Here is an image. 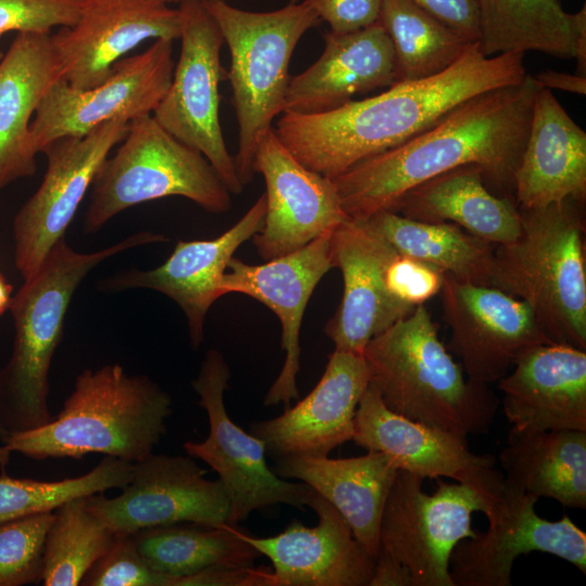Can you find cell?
I'll return each instance as SVG.
<instances>
[{"instance_id":"6da1fadb","label":"cell","mask_w":586,"mask_h":586,"mask_svg":"<svg viewBox=\"0 0 586 586\" xmlns=\"http://www.w3.org/2000/svg\"><path fill=\"white\" fill-rule=\"evenodd\" d=\"M526 74L524 54L487 56L476 40L437 75L395 82L379 94L321 113L284 112L273 131L301 164L334 179L433 127L468 99L519 84Z\"/></svg>"},{"instance_id":"7a4b0ae2","label":"cell","mask_w":586,"mask_h":586,"mask_svg":"<svg viewBox=\"0 0 586 586\" xmlns=\"http://www.w3.org/2000/svg\"><path fill=\"white\" fill-rule=\"evenodd\" d=\"M542 87L526 74L515 85L476 94L407 142L366 158L333 180L349 218L391 211L412 187L453 168L475 164L487 187L514 199V174Z\"/></svg>"},{"instance_id":"3957f363","label":"cell","mask_w":586,"mask_h":586,"mask_svg":"<svg viewBox=\"0 0 586 586\" xmlns=\"http://www.w3.org/2000/svg\"><path fill=\"white\" fill-rule=\"evenodd\" d=\"M171 413L173 399L156 382L110 364L81 371L49 423L2 443L35 460L103 454L135 462L153 453Z\"/></svg>"},{"instance_id":"277c9868","label":"cell","mask_w":586,"mask_h":586,"mask_svg":"<svg viewBox=\"0 0 586 586\" xmlns=\"http://www.w3.org/2000/svg\"><path fill=\"white\" fill-rule=\"evenodd\" d=\"M362 356L369 383L392 411L467 437L489 432L497 396L466 378L425 305L373 336Z\"/></svg>"},{"instance_id":"5b68a950","label":"cell","mask_w":586,"mask_h":586,"mask_svg":"<svg viewBox=\"0 0 586 586\" xmlns=\"http://www.w3.org/2000/svg\"><path fill=\"white\" fill-rule=\"evenodd\" d=\"M166 241L163 234L141 231L102 250L79 253L63 238L24 279L9 308L14 322L12 354L0 369V420L8 435L43 426L53 418L48 406L50 367L80 282L118 253Z\"/></svg>"},{"instance_id":"8992f818","label":"cell","mask_w":586,"mask_h":586,"mask_svg":"<svg viewBox=\"0 0 586 586\" xmlns=\"http://www.w3.org/2000/svg\"><path fill=\"white\" fill-rule=\"evenodd\" d=\"M578 203L520 209V235L496 245L489 285L525 302L553 343L586 349V263Z\"/></svg>"},{"instance_id":"52a82bcc","label":"cell","mask_w":586,"mask_h":586,"mask_svg":"<svg viewBox=\"0 0 586 586\" xmlns=\"http://www.w3.org/2000/svg\"><path fill=\"white\" fill-rule=\"evenodd\" d=\"M202 1L230 53L227 79L239 129L233 158L239 179L246 186L255 175L257 146L283 112L295 47L321 21L305 0L265 12L240 9L226 0Z\"/></svg>"},{"instance_id":"ba28073f","label":"cell","mask_w":586,"mask_h":586,"mask_svg":"<svg viewBox=\"0 0 586 586\" xmlns=\"http://www.w3.org/2000/svg\"><path fill=\"white\" fill-rule=\"evenodd\" d=\"M91 189L84 220L87 233L131 206L167 196L186 198L214 214L231 207V193L206 157L173 137L152 115L129 122Z\"/></svg>"},{"instance_id":"9c48e42d","label":"cell","mask_w":586,"mask_h":586,"mask_svg":"<svg viewBox=\"0 0 586 586\" xmlns=\"http://www.w3.org/2000/svg\"><path fill=\"white\" fill-rule=\"evenodd\" d=\"M480 494L488 528L454 548V586H510L514 561L533 551L558 557L586 574V533L568 515L557 521L539 517L538 497L510 484L499 470Z\"/></svg>"},{"instance_id":"30bf717a","label":"cell","mask_w":586,"mask_h":586,"mask_svg":"<svg viewBox=\"0 0 586 586\" xmlns=\"http://www.w3.org/2000/svg\"><path fill=\"white\" fill-rule=\"evenodd\" d=\"M423 477L398 470L387 495L379 530V550L404 564L411 586H454L449 560L457 544L473 538L472 514L484 513L481 494L464 483L436 479L432 494Z\"/></svg>"},{"instance_id":"8fae6325","label":"cell","mask_w":586,"mask_h":586,"mask_svg":"<svg viewBox=\"0 0 586 586\" xmlns=\"http://www.w3.org/2000/svg\"><path fill=\"white\" fill-rule=\"evenodd\" d=\"M178 9L180 54L152 116L173 137L201 152L231 194H240L244 186L219 120V84L227 79L220 63L224 38L202 0H181Z\"/></svg>"},{"instance_id":"7c38bea8","label":"cell","mask_w":586,"mask_h":586,"mask_svg":"<svg viewBox=\"0 0 586 586\" xmlns=\"http://www.w3.org/2000/svg\"><path fill=\"white\" fill-rule=\"evenodd\" d=\"M229 378L224 355L209 349L192 380L198 404L207 413L208 436L202 442L183 444L190 457L204 461L218 474L229 498L228 524L238 525L253 511L278 504L307 506L311 487L289 482L273 472L267 466L263 441L243 431L228 416L224 397Z\"/></svg>"},{"instance_id":"4fadbf2b","label":"cell","mask_w":586,"mask_h":586,"mask_svg":"<svg viewBox=\"0 0 586 586\" xmlns=\"http://www.w3.org/2000/svg\"><path fill=\"white\" fill-rule=\"evenodd\" d=\"M174 40L161 38L144 51L116 62L109 77L86 90L63 78L44 93L30 124V145L37 154L51 141L81 137L113 119L130 122L152 115L171 82Z\"/></svg>"},{"instance_id":"5bb4252c","label":"cell","mask_w":586,"mask_h":586,"mask_svg":"<svg viewBox=\"0 0 586 586\" xmlns=\"http://www.w3.org/2000/svg\"><path fill=\"white\" fill-rule=\"evenodd\" d=\"M128 124L113 119L85 136L55 139L41 150L47 157L44 176L13 220L14 264L23 280L64 238L101 165L125 138Z\"/></svg>"},{"instance_id":"9a60e30c","label":"cell","mask_w":586,"mask_h":586,"mask_svg":"<svg viewBox=\"0 0 586 586\" xmlns=\"http://www.w3.org/2000/svg\"><path fill=\"white\" fill-rule=\"evenodd\" d=\"M192 458L156 455L132 462L131 477L122 493L87 496V505L114 533L138 531L176 523L218 526L228 523L229 498L219 479Z\"/></svg>"},{"instance_id":"2e32d148","label":"cell","mask_w":586,"mask_h":586,"mask_svg":"<svg viewBox=\"0 0 586 586\" xmlns=\"http://www.w3.org/2000/svg\"><path fill=\"white\" fill-rule=\"evenodd\" d=\"M440 294L448 351L471 381L498 382L524 351L551 342L525 302L492 285L445 275Z\"/></svg>"},{"instance_id":"e0dca14e","label":"cell","mask_w":586,"mask_h":586,"mask_svg":"<svg viewBox=\"0 0 586 586\" xmlns=\"http://www.w3.org/2000/svg\"><path fill=\"white\" fill-rule=\"evenodd\" d=\"M180 27L179 9L160 0H80L77 21L51 35V42L61 78L86 90L141 42L179 39Z\"/></svg>"},{"instance_id":"ac0fdd59","label":"cell","mask_w":586,"mask_h":586,"mask_svg":"<svg viewBox=\"0 0 586 586\" xmlns=\"http://www.w3.org/2000/svg\"><path fill=\"white\" fill-rule=\"evenodd\" d=\"M397 253L367 219L348 218L332 231V264L343 278L341 302L324 326L334 349L362 355L373 336L413 310L391 289Z\"/></svg>"},{"instance_id":"d6986e66","label":"cell","mask_w":586,"mask_h":586,"mask_svg":"<svg viewBox=\"0 0 586 586\" xmlns=\"http://www.w3.org/2000/svg\"><path fill=\"white\" fill-rule=\"evenodd\" d=\"M254 171L266 184V212L252 240L269 260L296 251L348 219L332 179L301 164L273 127L262 138Z\"/></svg>"},{"instance_id":"ffe728a7","label":"cell","mask_w":586,"mask_h":586,"mask_svg":"<svg viewBox=\"0 0 586 586\" xmlns=\"http://www.w3.org/2000/svg\"><path fill=\"white\" fill-rule=\"evenodd\" d=\"M333 231V230H332ZM332 231L305 246L262 265L232 257L219 284L221 296L244 294L270 308L281 323L283 366L264 397L265 406L298 398L300 333L306 305L322 277L333 268Z\"/></svg>"},{"instance_id":"44dd1931","label":"cell","mask_w":586,"mask_h":586,"mask_svg":"<svg viewBox=\"0 0 586 586\" xmlns=\"http://www.w3.org/2000/svg\"><path fill=\"white\" fill-rule=\"evenodd\" d=\"M266 212L263 193L232 227L211 240H179L170 256L150 270L120 271L100 284L103 291L150 289L171 298L183 311L191 346L204 339L206 315L221 297L219 284L235 251L262 228Z\"/></svg>"},{"instance_id":"7402d4cb","label":"cell","mask_w":586,"mask_h":586,"mask_svg":"<svg viewBox=\"0 0 586 586\" xmlns=\"http://www.w3.org/2000/svg\"><path fill=\"white\" fill-rule=\"evenodd\" d=\"M368 385L364 356L334 349L316 386L280 416L252 423L251 434L276 460L326 457L352 441L355 412Z\"/></svg>"},{"instance_id":"603a6c76","label":"cell","mask_w":586,"mask_h":586,"mask_svg":"<svg viewBox=\"0 0 586 586\" xmlns=\"http://www.w3.org/2000/svg\"><path fill=\"white\" fill-rule=\"evenodd\" d=\"M352 441L367 451L387 455L398 470L423 479L450 477L475 491L495 471V457L472 453L467 436L392 411L370 383L355 412Z\"/></svg>"},{"instance_id":"cb8c5ba5","label":"cell","mask_w":586,"mask_h":586,"mask_svg":"<svg viewBox=\"0 0 586 586\" xmlns=\"http://www.w3.org/2000/svg\"><path fill=\"white\" fill-rule=\"evenodd\" d=\"M307 507L318 517L315 526L292 520L283 532L270 537L241 530L242 538L270 560L276 586H368L374 559L341 513L313 488Z\"/></svg>"},{"instance_id":"d4e9b609","label":"cell","mask_w":586,"mask_h":586,"mask_svg":"<svg viewBox=\"0 0 586 586\" xmlns=\"http://www.w3.org/2000/svg\"><path fill=\"white\" fill-rule=\"evenodd\" d=\"M511 369L497 382L511 426L586 431V349L538 344L524 351Z\"/></svg>"},{"instance_id":"484cf974","label":"cell","mask_w":586,"mask_h":586,"mask_svg":"<svg viewBox=\"0 0 586 586\" xmlns=\"http://www.w3.org/2000/svg\"><path fill=\"white\" fill-rule=\"evenodd\" d=\"M394 72L392 41L379 21L352 33L329 31L319 59L291 77L282 113L336 109L355 94L390 87L395 81Z\"/></svg>"},{"instance_id":"4316f807","label":"cell","mask_w":586,"mask_h":586,"mask_svg":"<svg viewBox=\"0 0 586 586\" xmlns=\"http://www.w3.org/2000/svg\"><path fill=\"white\" fill-rule=\"evenodd\" d=\"M586 196V132L550 89L534 100L527 139L514 174V200L534 209Z\"/></svg>"},{"instance_id":"83f0119b","label":"cell","mask_w":586,"mask_h":586,"mask_svg":"<svg viewBox=\"0 0 586 586\" xmlns=\"http://www.w3.org/2000/svg\"><path fill=\"white\" fill-rule=\"evenodd\" d=\"M59 78L51 35L16 33L0 60V192L36 173L30 124L44 93Z\"/></svg>"},{"instance_id":"f1b7e54d","label":"cell","mask_w":586,"mask_h":586,"mask_svg":"<svg viewBox=\"0 0 586 586\" xmlns=\"http://www.w3.org/2000/svg\"><path fill=\"white\" fill-rule=\"evenodd\" d=\"M397 471L394 461L380 451L340 459L285 457L275 467L279 476L302 481L332 504L374 560L382 512Z\"/></svg>"},{"instance_id":"f546056e","label":"cell","mask_w":586,"mask_h":586,"mask_svg":"<svg viewBox=\"0 0 586 586\" xmlns=\"http://www.w3.org/2000/svg\"><path fill=\"white\" fill-rule=\"evenodd\" d=\"M424 222H449L495 245L521 233L514 199L494 193L482 168L467 164L436 175L406 191L391 209Z\"/></svg>"},{"instance_id":"4dcf8cb0","label":"cell","mask_w":586,"mask_h":586,"mask_svg":"<svg viewBox=\"0 0 586 586\" xmlns=\"http://www.w3.org/2000/svg\"><path fill=\"white\" fill-rule=\"evenodd\" d=\"M499 453L505 479L563 507L586 508V431L511 426Z\"/></svg>"},{"instance_id":"1f68e13d","label":"cell","mask_w":586,"mask_h":586,"mask_svg":"<svg viewBox=\"0 0 586 586\" xmlns=\"http://www.w3.org/2000/svg\"><path fill=\"white\" fill-rule=\"evenodd\" d=\"M483 53L536 51L574 59L576 17L559 0H476Z\"/></svg>"},{"instance_id":"d6a6232c","label":"cell","mask_w":586,"mask_h":586,"mask_svg":"<svg viewBox=\"0 0 586 586\" xmlns=\"http://www.w3.org/2000/svg\"><path fill=\"white\" fill-rule=\"evenodd\" d=\"M400 254L461 281L489 285L494 244L449 222H424L392 211L366 218Z\"/></svg>"},{"instance_id":"836d02e7","label":"cell","mask_w":586,"mask_h":586,"mask_svg":"<svg viewBox=\"0 0 586 586\" xmlns=\"http://www.w3.org/2000/svg\"><path fill=\"white\" fill-rule=\"evenodd\" d=\"M137 547L157 572L180 577L213 566H252L262 555L237 525L176 523L132 534Z\"/></svg>"},{"instance_id":"e575fe53","label":"cell","mask_w":586,"mask_h":586,"mask_svg":"<svg viewBox=\"0 0 586 586\" xmlns=\"http://www.w3.org/2000/svg\"><path fill=\"white\" fill-rule=\"evenodd\" d=\"M379 22L393 46L394 84L444 72L474 42L409 0H383Z\"/></svg>"},{"instance_id":"d590c367","label":"cell","mask_w":586,"mask_h":586,"mask_svg":"<svg viewBox=\"0 0 586 586\" xmlns=\"http://www.w3.org/2000/svg\"><path fill=\"white\" fill-rule=\"evenodd\" d=\"M115 533L87 505L73 498L54 510L48 528L41 584L78 586L91 565L109 549Z\"/></svg>"},{"instance_id":"8d00e7d4","label":"cell","mask_w":586,"mask_h":586,"mask_svg":"<svg viewBox=\"0 0 586 586\" xmlns=\"http://www.w3.org/2000/svg\"><path fill=\"white\" fill-rule=\"evenodd\" d=\"M132 462L105 456L89 472L60 481L0 476V523L29 514L54 511L64 502L112 488H123L131 477Z\"/></svg>"},{"instance_id":"74e56055","label":"cell","mask_w":586,"mask_h":586,"mask_svg":"<svg viewBox=\"0 0 586 586\" xmlns=\"http://www.w3.org/2000/svg\"><path fill=\"white\" fill-rule=\"evenodd\" d=\"M54 511L0 523V586L41 583L43 550Z\"/></svg>"},{"instance_id":"f35d334b","label":"cell","mask_w":586,"mask_h":586,"mask_svg":"<svg viewBox=\"0 0 586 586\" xmlns=\"http://www.w3.org/2000/svg\"><path fill=\"white\" fill-rule=\"evenodd\" d=\"M173 576L154 570L132 534L115 533L109 549L81 578V586H170Z\"/></svg>"},{"instance_id":"ab89813d","label":"cell","mask_w":586,"mask_h":586,"mask_svg":"<svg viewBox=\"0 0 586 586\" xmlns=\"http://www.w3.org/2000/svg\"><path fill=\"white\" fill-rule=\"evenodd\" d=\"M80 0H0V36L10 33L50 34L73 25Z\"/></svg>"},{"instance_id":"60d3db41","label":"cell","mask_w":586,"mask_h":586,"mask_svg":"<svg viewBox=\"0 0 586 586\" xmlns=\"http://www.w3.org/2000/svg\"><path fill=\"white\" fill-rule=\"evenodd\" d=\"M330 31L345 34L366 28L379 21L383 0H305Z\"/></svg>"},{"instance_id":"b9f144b4","label":"cell","mask_w":586,"mask_h":586,"mask_svg":"<svg viewBox=\"0 0 586 586\" xmlns=\"http://www.w3.org/2000/svg\"><path fill=\"white\" fill-rule=\"evenodd\" d=\"M170 586H276V577L269 568L213 566L173 577Z\"/></svg>"},{"instance_id":"7bdbcfd3","label":"cell","mask_w":586,"mask_h":586,"mask_svg":"<svg viewBox=\"0 0 586 586\" xmlns=\"http://www.w3.org/2000/svg\"><path fill=\"white\" fill-rule=\"evenodd\" d=\"M472 41L480 38L476 0H409Z\"/></svg>"},{"instance_id":"ee69618b","label":"cell","mask_w":586,"mask_h":586,"mask_svg":"<svg viewBox=\"0 0 586 586\" xmlns=\"http://www.w3.org/2000/svg\"><path fill=\"white\" fill-rule=\"evenodd\" d=\"M368 586H411L410 573L399 561L379 550Z\"/></svg>"},{"instance_id":"f6af8a7d","label":"cell","mask_w":586,"mask_h":586,"mask_svg":"<svg viewBox=\"0 0 586 586\" xmlns=\"http://www.w3.org/2000/svg\"><path fill=\"white\" fill-rule=\"evenodd\" d=\"M533 77L542 88L559 89L579 95L586 94V76L547 69Z\"/></svg>"},{"instance_id":"bcb514c9","label":"cell","mask_w":586,"mask_h":586,"mask_svg":"<svg viewBox=\"0 0 586 586\" xmlns=\"http://www.w3.org/2000/svg\"><path fill=\"white\" fill-rule=\"evenodd\" d=\"M576 37L575 55L577 62L576 74L586 76V5L575 13Z\"/></svg>"},{"instance_id":"7dc6e473","label":"cell","mask_w":586,"mask_h":586,"mask_svg":"<svg viewBox=\"0 0 586 586\" xmlns=\"http://www.w3.org/2000/svg\"><path fill=\"white\" fill-rule=\"evenodd\" d=\"M12 285L7 281L5 277L0 272V316L9 310L12 302Z\"/></svg>"},{"instance_id":"c3c4849f","label":"cell","mask_w":586,"mask_h":586,"mask_svg":"<svg viewBox=\"0 0 586 586\" xmlns=\"http://www.w3.org/2000/svg\"><path fill=\"white\" fill-rule=\"evenodd\" d=\"M11 450L5 446H0V467L2 471H4L5 466L8 464L10 460Z\"/></svg>"},{"instance_id":"681fc988","label":"cell","mask_w":586,"mask_h":586,"mask_svg":"<svg viewBox=\"0 0 586 586\" xmlns=\"http://www.w3.org/2000/svg\"><path fill=\"white\" fill-rule=\"evenodd\" d=\"M8 436L7 431L4 430L1 420H0V442L2 443L3 440Z\"/></svg>"},{"instance_id":"f907efd6","label":"cell","mask_w":586,"mask_h":586,"mask_svg":"<svg viewBox=\"0 0 586 586\" xmlns=\"http://www.w3.org/2000/svg\"><path fill=\"white\" fill-rule=\"evenodd\" d=\"M166 4L174 3V2H180L181 0H160Z\"/></svg>"},{"instance_id":"816d5d0a","label":"cell","mask_w":586,"mask_h":586,"mask_svg":"<svg viewBox=\"0 0 586 586\" xmlns=\"http://www.w3.org/2000/svg\"><path fill=\"white\" fill-rule=\"evenodd\" d=\"M3 54V51L0 49V60L2 59Z\"/></svg>"},{"instance_id":"f5cc1de1","label":"cell","mask_w":586,"mask_h":586,"mask_svg":"<svg viewBox=\"0 0 586 586\" xmlns=\"http://www.w3.org/2000/svg\"><path fill=\"white\" fill-rule=\"evenodd\" d=\"M297 1H300V0H290V2H297Z\"/></svg>"}]
</instances>
